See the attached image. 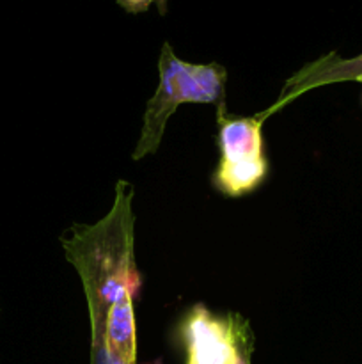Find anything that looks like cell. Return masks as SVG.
I'll return each instance as SVG.
<instances>
[{
    "instance_id": "cell-8",
    "label": "cell",
    "mask_w": 362,
    "mask_h": 364,
    "mask_svg": "<svg viewBox=\"0 0 362 364\" xmlns=\"http://www.w3.org/2000/svg\"><path fill=\"white\" fill-rule=\"evenodd\" d=\"M155 364H160V363H155Z\"/></svg>"
},
{
    "instance_id": "cell-2",
    "label": "cell",
    "mask_w": 362,
    "mask_h": 364,
    "mask_svg": "<svg viewBox=\"0 0 362 364\" xmlns=\"http://www.w3.org/2000/svg\"><path fill=\"white\" fill-rule=\"evenodd\" d=\"M160 84L144 112L141 137L133 160L144 159L158 149L169 117L181 103L226 105L227 73L220 64H190L177 59L169 43H163L158 60Z\"/></svg>"
},
{
    "instance_id": "cell-1",
    "label": "cell",
    "mask_w": 362,
    "mask_h": 364,
    "mask_svg": "<svg viewBox=\"0 0 362 364\" xmlns=\"http://www.w3.org/2000/svg\"><path fill=\"white\" fill-rule=\"evenodd\" d=\"M133 188L117 181L114 206L92 226L75 224L62 237L87 299L91 345H106L123 364H137L133 295L141 276L133 259Z\"/></svg>"
},
{
    "instance_id": "cell-7",
    "label": "cell",
    "mask_w": 362,
    "mask_h": 364,
    "mask_svg": "<svg viewBox=\"0 0 362 364\" xmlns=\"http://www.w3.org/2000/svg\"><path fill=\"white\" fill-rule=\"evenodd\" d=\"M167 2H169V0H155L156 7H158V11H160V13H162V14L167 13Z\"/></svg>"
},
{
    "instance_id": "cell-3",
    "label": "cell",
    "mask_w": 362,
    "mask_h": 364,
    "mask_svg": "<svg viewBox=\"0 0 362 364\" xmlns=\"http://www.w3.org/2000/svg\"><path fill=\"white\" fill-rule=\"evenodd\" d=\"M263 117L229 116L226 105L216 109L220 162L212 176L213 187L227 198H241L254 192L268 174L263 156Z\"/></svg>"
},
{
    "instance_id": "cell-6",
    "label": "cell",
    "mask_w": 362,
    "mask_h": 364,
    "mask_svg": "<svg viewBox=\"0 0 362 364\" xmlns=\"http://www.w3.org/2000/svg\"><path fill=\"white\" fill-rule=\"evenodd\" d=\"M155 0H117L121 7L128 13H144Z\"/></svg>"
},
{
    "instance_id": "cell-5",
    "label": "cell",
    "mask_w": 362,
    "mask_h": 364,
    "mask_svg": "<svg viewBox=\"0 0 362 364\" xmlns=\"http://www.w3.org/2000/svg\"><path fill=\"white\" fill-rule=\"evenodd\" d=\"M350 80L362 82V53L350 57V59H343L336 52L327 53V55L305 64L300 71H297L293 77L287 78L279 98L268 109L259 114H261L263 119H268L272 114H275L277 110L286 107L287 103L293 102L295 98L302 96L304 92L312 91L316 87H323V85Z\"/></svg>"
},
{
    "instance_id": "cell-4",
    "label": "cell",
    "mask_w": 362,
    "mask_h": 364,
    "mask_svg": "<svg viewBox=\"0 0 362 364\" xmlns=\"http://www.w3.org/2000/svg\"><path fill=\"white\" fill-rule=\"evenodd\" d=\"M180 340L185 364H251L254 334L238 313H213L195 304L181 318Z\"/></svg>"
}]
</instances>
